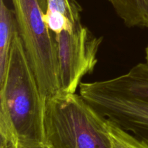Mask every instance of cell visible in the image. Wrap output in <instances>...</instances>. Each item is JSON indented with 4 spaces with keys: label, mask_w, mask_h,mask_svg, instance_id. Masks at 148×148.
I'll list each match as a JSON object with an SVG mask.
<instances>
[{
    "label": "cell",
    "mask_w": 148,
    "mask_h": 148,
    "mask_svg": "<svg viewBox=\"0 0 148 148\" xmlns=\"http://www.w3.org/2000/svg\"><path fill=\"white\" fill-rule=\"evenodd\" d=\"M45 103L17 33L0 82V148H44Z\"/></svg>",
    "instance_id": "6da1fadb"
},
{
    "label": "cell",
    "mask_w": 148,
    "mask_h": 148,
    "mask_svg": "<svg viewBox=\"0 0 148 148\" xmlns=\"http://www.w3.org/2000/svg\"><path fill=\"white\" fill-rule=\"evenodd\" d=\"M107 119L80 95L59 92L44 108V148H111Z\"/></svg>",
    "instance_id": "7a4b0ae2"
},
{
    "label": "cell",
    "mask_w": 148,
    "mask_h": 148,
    "mask_svg": "<svg viewBox=\"0 0 148 148\" xmlns=\"http://www.w3.org/2000/svg\"><path fill=\"white\" fill-rule=\"evenodd\" d=\"M18 33L46 101L60 92L57 46L55 35L44 20L46 0H12Z\"/></svg>",
    "instance_id": "3957f363"
},
{
    "label": "cell",
    "mask_w": 148,
    "mask_h": 148,
    "mask_svg": "<svg viewBox=\"0 0 148 148\" xmlns=\"http://www.w3.org/2000/svg\"><path fill=\"white\" fill-rule=\"evenodd\" d=\"M57 46L60 92L76 93L82 79L95 70L103 37H98L82 24L72 32L55 35Z\"/></svg>",
    "instance_id": "277c9868"
},
{
    "label": "cell",
    "mask_w": 148,
    "mask_h": 148,
    "mask_svg": "<svg viewBox=\"0 0 148 148\" xmlns=\"http://www.w3.org/2000/svg\"><path fill=\"white\" fill-rule=\"evenodd\" d=\"M81 96L99 114L148 145V102L127 99L82 82Z\"/></svg>",
    "instance_id": "5b68a950"
},
{
    "label": "cell",
    "mask_w": 148,
    "mask_h": 148,
    "mask_svg": "<svg viewBox=\"0 0 148 148\" xmlns=\"http://www.w3.org/2000/svg\"><path fill=\"white\" fill-rule=\"evenodd\" d=\"M18 33L17 20L4 0H0V82L7 70L14 36Z\"/></svg>",
    "instance_id": "8992f818"
},
{
    "label": "cell",
    "mask_w": 148,
    "mask_h": 148,
    "mask_svg": "<svg viewBox=\"0 0 148 148\" xmlns=\"http://www.w3.org/2000/svg\"><path fill=\"white\" fill-rule=\"evenodd\" d=\"M128 27L148 28V0H106Z\"/></svg>",
    "instance_id": "52a82bcc"
},
{
    "label": "cell",
    "mask_w": 148,
    "mask_h": 148,
    "mask_svg": "<svg viewBox=\"0 0 148 148\" xmlns=\"http://www.w3.org/2000/svg\"><path fill=\"white\" fill-rule=\"evenodd\" d=\"M106 129L111 148H148V145L107 119Z\"/></svg>",
    "instance_id": "ba28073f"
},
{
    "label": "cell",
    "mask_w": 148,
    "mask_h": 148,
    "mask_svg": "<svg viewBox=\"0 0 148 148\" xmlns=\"http://www.w3.org/2000/svg\"><path fill=\"white\" fill-rule=\"evenodd\" d=\"M46 12L55 13L66 17L74 25L82 24L81 13L82 8L77 0H46Z\"/></svg>",
    "instance_id": "9c48e42d"
},
{
    "label": "cell",
    "mask_w": 148,
    "mask_h": 148,
    "mask_svg": "<svg viewBox=\"0 0 148 148\" xmlns=\"http://www.w3.org/2000/svg\"><path fill=\"white\" fill-rule=\"evenodd\" d=\"M146 60L148 62V46L146 48Z\"/></svg>",
    "instance_id": "30bf717a"
}]
</instances>
